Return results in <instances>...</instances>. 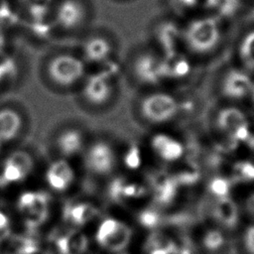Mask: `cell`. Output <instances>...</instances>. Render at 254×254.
<instances>
[{
	"mask_svg": "<svg viewBox=\"0 0 254 254\" xmlns=\"http://www.w3.org/2000/svg\"><path fill=\"white\" fill-rule=\"evenodd\" d=\"M52 200L45 190H27L16 200L17 211L28 228H38L46 223L51 213Z\"/></svg>",
	"mask_w": 254,
	"mask_h": 254,
	"instance_id": "9",
	"label": "cell"
},
{
	"mask_svg": "<svg viewBox=\"0 0 254 254\" xmlns=\"http://www.w3.org/2000/svg\"><path fill=\"white\" fill-rule=\"evenodd\" d=\"M234 178L239 181H254V165L249 162H239L233 169Z\"/></svg>",
	"mask_w": 254,
	"mask_h": 254,
	"instance_id": "36",
	"label": "cell"
},
{
	"mask_svg": "<svg viewBox=\"0 0 254 254\" xmlns=\"http://www.w3.org/2000/svg\"><path fill=\"white\" fill-rule=\"evenodd\" d=\"M25 126V116L18 107H0V148L19 139Z\"/></svg>",
	"mask_w": 254,
	"mask_h": 254,
	"instance_id": "19",
	"label": "cell"
},
{
	"mask_svg": "<svg viewBox=\"0 0 254 254\" xmlns=\"http://www.w3.org/2000/svg\"><path fill=\"white\" fill-rule=\"evenodd\" d=\"M180 186L170 174H159L152 177L150 186L154 200L160 205H170L178 194V189Z\"/></svg>",
	"mask_w": 254,
	"mask_h": 254,
	"instance_id": "22",
	"label": "cell"
},
{
	"mask_svg": "<svg viewBox=\"0 0 254 254\" xmlns=\"http://www.w3.org/2000/svg\"><path fill=\"white\" fill-rule=\"evenodd\" d=\"M213 214L215 219L226 227H233L238 220V209L235 202L228 196L217 199Z\"/></svg>",
	"mask_w": 254,
	"mask_h": 254,
	"instance_id": "26",
	"label": "cell"
},
{
	"mask_svg": "<svg viewBox=\"0 0 254 254\" xmlns=\"http://www.w3.org/2000/svg\"><path fill=\"white\" fill-rule=\"evenodd\" d=\"M12 231V221L6 212L0 210V242L10 237Z\"/></svg>",
	"mask_w": 254,
	"mask_h": 254,
	"instance_id": "37",
	"label": "cell"
},
{
	"mask_svg": "<svg viewBox=\"0 0 254 254\" xmlns=\"http://www.w3.org/2000/svg\"><path fill=\"white\" fill-rule=\"evenodd\" d=\"M9 47V30L0 26V58L7 55Z\"/></svg>",
	"mask_w": 254,
	"mask_h": 254,
	"instance_id": "38",
	"label": "cell"
},
{
	"mask_svg": "<svg viewBox=\"0 0 254 254\" xmlns=\"http://www.w3.org/2000/svg\"><path fill=\"white\" fill-rule=\"evenodd\" d=\"M44 181L48 189L54 193H65L75 184V169L69 160L57 157L47 166Z\"/></svg>",
	"mask_w": 254,
	"mask_h": 254,
	"instance_id": "15",
	"label": "cell"
},
{
	"mask_svg": "<svg viewBox=\"0 0 254 254\" xmlns=\"http://www.w3.org/2000/svg\"><path fill=\"white\" fill-rule=\"evenodd\" d=\"M182 19L167 12L154 17L147 26V43L162 55L182 52Z\"/></svg>",
	"mask_w": 254,
	"mask_h": 254,
	"instance_id": "8",
	"label": "cell"
},
{
	"mask_svg": "<svg viewBox=\"0 0 254 254\" xmlns=\"http://www.w3.org/2000/svg\"><path fill=\"white\" fill-rule=\"evenodd\" d=\"M240 0H215L211 15L216 17L220 22L232 18L240 8Z\"/></svg>",
	"mask_w": 254,
	"mask_h": 254,
	"instance_id": "28",
	"label": "cell"
},
{
	"mask_svg": "<svg viewBox=\"0 0 254 254\" xmlns=\"http://www.w3.org/2000/svg\"><path fill=\"white\" fill-rule=\"evenodd\" d=\"M149 148L160 162L168 165L182 162L186 151L179 138L165 132L152 135L149 139Z\"/></svg>",
	"mask_w": 254,
	"mask_h": 254,
	"instance_id": "16",
	"label": "cell"
},
{
	"mask_svg": "<svg viewBox=\"0 0 254 254\" xmlns=\"http://www.w3.org/2000/svg\"><path fill=\"white\" fill-rule=\"evenodd\" d=\"M40 68L44 79L59 90L75 87L88 72V66L75 47L66 46L50 49L42 58Z\"/></svg>",
	"mask_w": 254,
	"mask_h": 254,
	"instance_id": "1",
	"label": "cell"
},
{
	"mask_svg": "<svg viewBox=\"0 0 254 254\" xmlns=\"http://www.w3.org/2000/svg\"><path fill=\"white\" fill-rule=\"evenodd\" d=\"M0 84H1V78H0Z\"/></svg>",
	"mask_w": 254,
	"mask_h": 254,
	"instance_id": "44",
	"label": "cell"
},
{
	"mask_svg": "<svg viewBox=\"0 0 254 254\" xmlns=\"http://www.w3.org/2000/svg\"><path fill=\"white\" fill-rule=\"evenodd\" d=\"M208 190L212 195L217 197V199L223 198L228 196L230 184L225 178L216 177L210 181L208 185Z\"/></svg>",
	"mask_w": 254,
	"mask_h": 254,
	"instance_id": "34",
	"label": "cell"
},
{
	"mask_svg": "<svg viewBox=\"0 0 254 254\" xmlns=\"http://www.w3.org/2000/svg\"><path fill=\"white\" fill-rule=\"evenodd\" d=\"M35 167L33 155L24 149L11 152L2 162L0 183L4 186H15L26 181Z\"/></svg>",
	"mask_w": 254,
	"mask_h": 254,
	"instance_id": "12",
	"label": "cell"
},
{
	"mask_svg": "<svg viewBox=\"0 0 254 254\" xmlns=\"http://www.w3.org/2000/svg\"><path fill=\"white\" fill-rule=\"evenodd\" d=\"M82 156L86 170L99 178L110 176L119 163L116 148L103 138L88 141Z\"/></svg>",
	"mask_w": 254,
	"mask_h": 254,
	"instance_id": "10",
	"label": "cell"
},
{
	"mask_svg": "<svg viewBox=\"0 0 254 254\" xmlns=\"http://www.w3.org/2000/svg\"><path fill=\"white\" fill-rule=\"evenodd\" d=\"M22 23L44 28L49 36V19L57 0H11Z\"/></svg>",
	"mask_w": 254,
	"mask_h": 254,
	"instance_id": "14",
	"label": "cell"
},
{
	"mask_svg": "<svg viewBox=\"0 0 254 254\" xmlns=\"http://www.w3.org/2000/svg\"><path fill=\"white\" fill-rule=\"evenodd\" d=\"M246 205H247V210L254 214V193H252L249 198L247 199V202H246Z\"/></svg>",
	"mask_w": 254,
	"mask_h": 254,
	"instance_id": "40",
	"label": "cell"
},
{
	"mask_svg": "<svg viewBox=\"0 0 254 254\" xmlns=\"http://www.w3.org/2000/svg\"><path fill=\"white\" fill-rule=\"evenodd\" d=\"M220 21L211 14L192 16L183 20L181 48L187 56L211 53L221 39Z\"/></svg>",
	"mask_w": 254,
	"mask_h": 254,
	"instance_id": "3",
	"label": "cell"
},
{
	"mask_svg": "<svg viewBox=\"0 0 254 254\" xmlns=\"http://www.w3.org/2000/svg\"><path fill=\"white\" fill-rule=\"evenodd\" d=\"M218 128L235 142L247 141L250 137L248 121L242 111L229 107L222 109L216 118Z\"/></svg>",
	"mask_w": 254,
	"mask_h": 254,
	"instance_id": "20",
	"label": "cell"
},
{
	"mask_svg": "<svg viewBox=\"0 0 254 254\" xmlns=\"http://www.w3.org/2000/svg\"><path fill=\"white\" fill-rule=\"evenodd\" d=\"M245 244L248 250L254 254V226H251L247 229L245 234Z\"/></svg>",
	"mask_w": 254,
	"mask_h": 254,
	"instance_id": "39",
	"label": "cell"
},
{
	"mask_svg": "<svg viewBox=\"0 0 254 254\" xmlns=\"http://www.w3.org/2000/svg\"><path fill=\"white\" fill-rule=\"evenodd\" d=\"M160 214L155 208H146L139 212L138 219L142 226L148 228L156 227L160 222Z\"/></svg>",
	"mask_w": 254,
	"mask_h": 254,
	"instance_id": "35",
	"label": "cell"
},
{
	"mask_svg": "<svg viewBox=\"0 0 254 254\" xmlns=\"http://www.w3.org/2000/svg\"><path fill=\"white\" fill-rule=\"evenodd\" d=\"M172 176L180 187L185 185H192L198 179V171L195 169L194 166L186 165Z\"/></svg>",
	"mask_w": 254,
	"mask_h": 254,
	"instance_id": "33",
	"label": "cell"
},
{
	"mask_svg": "<svg viewBox=\"0 0 254 254\" xmlns=\"http://www.w3.org/2000/svg\"><path fill=\"white\" fill-rule=\"evenodd\" d=\"M251 93H252V97H253V100H254V85H253V87L251 89Z\"/></svg>",
	"mask_w": 254,
	"mask_h": 254,
	"instance_id": "43",
	"label": "cell"
},
{
	"mask_svg": "<svg viewBox=\"0 0 254 254\" xmlns=\"http://www.w3.org/2000/svg\"><path fill=\"white\" fill-rule=\"evenodd\" d=\"M125 65L131 79L142 87L147 89L162 88L167 82L164 57L148 43L139 44L132 48L126 58Z\"/></svg>",
	"mask_w": 254,
	"mask_h": 254,
	"instance_id": "4",
	"label": "cell"
},
{
	"mask_svg": "<svg viewBox=\"0 0 254 254\" xmlns=\"http://www.w3.org/2000/svg\"><path fill=\"white\" fill-rule=\"evenodd\" d=\"M114 4H121V5H125V4H131L136 2L137 0H108Z\"/></svg>",
	"mask_w": 254,
	"mask_h": 254,
	"instance_id": "41",
	"label": "cell"
},
{
	"mask_svg": "<svg viewBox=\"0 0 254 254\" xmlns=\"http://www.w3.org/2000/svg\"><path fill=\"white\" fill-rule=\"evenodd\" d=\"M253 83L250 77L237 70H233L227 74L223 83V92L232 98H241L251 92Z\"/></svg>",
	"mask_w": 254,
	"mask_h": 254,
	"instance_id": "25",
	"label": "cell"
},
{
	"mask_svg": "<svg viewBox=\"0 0 254 254\" xmlns=\"http://www.w3.org/2000/svg\"><path fill=\"white\" fill-rule=\"evenodd\" d=\"M164 57V70L167 82L180 80L189 75L191 69L189 56L184 52H178Z\"/></svg>",
	"mask_w": 254,
	"mask_h": 254,
	"instance_id": "24",
	"label": "cell"
},
{
	"mask_svg": "<svg viewBox=\"0 0 254 254\" xmlns=\"http://www.w3.org/2000/svg\"><path fill=\"white\" fill-rule=\"evenodd\" d=\"M122 161L128 169L138 170L143 164V154L137 146L131 145L122 155Z\"/></svg>",
	"mask_w": 254,
	"mask_h": 254,
	"instance_id": "32",
	"label": "cell"
},
{
	"mask_svg": "<svg viewBox=\"0 0 254 254\" xmlns=\"http://www.w3.org/2000/svg\"><path fill=\"white\" fill-rule=\"evenodd\" d=\"M95 10L93 0H57L49 19L50 38L76 41L95 24Z\"/></svg>",
	"mask_w": 254,
	"mask_h": 254,
	"instance_id": "2",
	"label": "cell"
},
{
	"mask_svg": "<svg viewBox=\"0 0 254 254\" xmlns=\"http://www.w3.org/2000/svg\"><path fill=\"white\" fill-rule=\"evenodd\" d=\"M55 244L60 254H83L87 249L88 239L81 229L68 227L56 237Z\"/></svg>",
	"mask_w": 254,
	"mask_h": 254,
	"instance_id": "23",
	"label": "cell"
},
{
	"mask_svg": "<svg viewBox=\"0 0 254 254\" xmlns=\"http://www.w3.org/2000/svg\"><path fill=\"white\" fill-rule=\"evenodd\" d=\"M119 66L117 62L96 67L94 72L86 74L80 83V98L92 108L107 106L115 96V74Z\"/></svg>",
	"mask_w": 254,
	"mask_h": 254,
	"instance_id": "7",
	"label": "cell"
},
{
	"mask_svg": "<svg viewBox=\"0 0 254 254\" xmlns=\"http://www.w3.org/2000/svg\"><path fill=\"white\" fill-rule=\"evenodd\" d=\"M167 13H170L182 20L210 14L215 0H161Z\"/></svg>",
	"mask_w": 254,
	"mask_h": 254,
	"instance_id": "21",
	"label": "cell"
},
{
	"mask_svg": "<svg viewBox=\"0 0 254 254\" xmlns=\"http://www.w3.org/2000/svg\"><path fill=\"white\" fill-rule=\"evenodd\" d=\"M88 141L84 131L75 125H66L59 129L53 139L58 157L71 160L83 154Z\"/></svg>",
	"mask_w": 254,
	"mask_h": 254,
	"instance_id": "13",
	"label": "cell"
},
{
	"mask_svg": "<svg viewBox=\"0 0 254 254\" xmlns=\"http://www.w3.org/2000/svg\"><path fill=\"white\" fill-rule=\"evenodd\" d=\"M97 244L110 252H120L130 243L132 228L124 220L115 216L98 218L94 234Z\"/></svg>",
	"mask_w": 254,
	"mask_h": 254,
	"instance_id": "11",
	"label": "cell"
},
{
	"mask_svg": "<svg viewBox=\"0 0 254 254\" xmlns=\"http://www.w3.org/2000/svg\"><path fill=\"white\" fill-rule=\"evenodd\" d=\"M74 46L87 66H103L117 62L119 39L106 25H92L76 41Z\"/></svg>",
	"mask_w": 254,
	"mask_h": 254,
	"instance_id": "5",
	"label": "cell"
},
{
	"mask_svg": "<svg viewBox=\"0 0 254 254\" xmlns=\"http://www.w3.org/2000/svg\"><path fill=\"white\" fill-rule=\"evenodd\" d=\"M99 207L90 200L74 199L68 201L63 209V217L66 226L81 229L98 219Z\"/></svg>",
	"mask_w": 254,
	"mask_h": 254,
	"instance_id": "17",
	"label": "cell"
},
{
	"mask_svg": "<svg viewBox=\"0 0 254 254\" xmlns=\"http://www.w3.org/2000/svg\"><path fill=\"white\" fill-rule=\"evenodd\" d=\"M181 109L178 97L162 88L147 89L136 102V113L139 119L147 125L155 127H161L174 121Z\"/></svg>",
	"mask_w": 254,
	"mask_h": 254,
	"instance_id": "6",
	"label": "cell"
},
{
	"mask_svg": "<svg viewBox=\"0 0 254 254\" xmlns=\"http://www.w3.org/2000/svg\"><path fill=\"white\" fill-rule=\"evenodd\" d=\"M247 142H248L249 148L254 152V136H250L249 139L247 140Z\"/></svg>",
	"mask_w": 254,
	"mask_h": 254,
	"instance_id": "42",
	"label": "cell"
},
{
	"mask_svg": "<svg viewBox=\"0 0 254 254\" xmlns=\"http://www.w3.org/2000/svg\"><path fill=\"white\" fill-rule=\"evenodd\" d=\"M239 56L245 65L254 68V30L247 33L241 40Z\"/></svg>",
	"mask_w": 254,
	"mask_h": 254,
	"instance_id": "29",
	"label": "cell"
},
{
	"mask_svg": "<svg viewBox=\"0 0 254 254\" xmlns=\"http://www.w3.org/2000/svg\"><path fill=\"white\" fill-rule=\"evenodd\" d=\"M147 248L149 254H177V244L166 234L160 232H154L150 235Z\"/></svg>",
	"mask_w": 254,
	"mask_h": 254,
	"instance_id": "27",
	"label": "cell"
},
{
	"mask_svg": "<svg viewBox=\"0 0 254 254\" xmlns=\"http://www.w3.org/2000/svg\"><path fill=\"white\" fill-rule=\"evenodd\" d=\"M0 254H1V253H0Z\"/></svg>",
	"mask_w": 254,
	"mask_h": 254,
	"instance_id": "45",
	"label": "cell"
},
{
	"mask_svg": "<svg viewBox=\"0 0 254 254\" xmlns=\"http://www.w3.org/2000/svg\"><path fill=\"white\" fill-rule=\"evenodd\" d=\"M12 254H35L38 252L37 242L29 237H15L8 246Z\"/></svg>",
	"mask_w": 254,
	"mask_h": 254,
	"instance_id": "30",
	"label": "cell"
},
{
	"mask_svg": "<svg viewBox=\"0 0 254 254\" xmlns=\"http://www.w3.org/2000/svg\"><path fill=\"white\" fill-rule=\"evenodd\" d=\"M149 193L148 186L126 177H116L109 185L108 194L114 202L128 204L143 199Z\"/></svg>",
	"mask_w": 254,
	"mask_h": 254,
	"instance_id": "18",
	"label": "cell"
},
{
	"mask_svg": "<svg viewBox=\"0 0 254 254\" xmlns=\"http://www.w3.org/2000/svg\"><path fill=\"white\" fill-rule=\"evenodd\" d=\"M225 242L224 235L218 229H208L202 236V245L208 251L219 250Z\"/></svg>",
	"mask_w": 254,
	"mask_h": 254,
	"instance_id": "31",
	"label": "cell"
}]
</instances>
